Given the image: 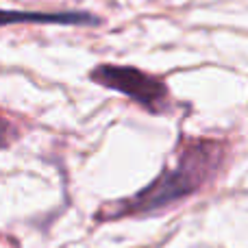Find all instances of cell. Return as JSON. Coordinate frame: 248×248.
I'll use <instances>...</instances> for the list:
<instances>
[{
    "label": "cell",
    "mask_w": 248,
    "mask_h": 248,
    "mask_svg": "<svg viewBox=\"0 0 248 248\" xmlns=\"http://www.w3.org/2000/svg\"><path fill=\"white\" fill-rule=\"evenodd\" d=\"M92 81L98 85L109 87L113 92L126 94L131 100L140 103L153 113L168 111V87L161 78L140 72L137 68L124 65H98L90 74Z\"/></svg>",
    "instance_id": "obj_2"
},
{
    "label": "cell",
    "mask_w": 248,
    "mask_h": 248,
    "mask_svg": "<svg viewBox=\"0 0 248 248\" xmlns=\"http://www.w3.org/2000/svg\"><path fill=\"white\" fill-rule=\"evenodd\" d=\"M13 22H42V24H98V17L83 11L63 13H22V11H0V24Z\"/></svg>",
    "instance_id": "obj_3"
},
{
    "label": "cell",
    "mask_w": 248,
    "mask_h": 248,
    "mask_svg": "<svg viewBox=\"0 0 248 248\" xmlns=\"http://www.w3.org/2000/svg\"><path fill=\"white\" fill-rule=\"evenodd\" d=\"M16 135H17V128L4 116H0V148L11 144V140H16Z\"/></svg>",
    "instance_id": "obj_4"
},
{
    "label": "cell",
    "mask_w": 248,
    "mask_h": 248,
    "mask_svg": "<svg viewBox=\"0 0 248 248\" xmlns=\"http://www.w3.org/2000/svg\"><path fill=\"white\" fill-rule=\"evenodd\" d=\"M224 161V146L218 141H192L181 150L174 168H166L146 189L137 192L133 198L103 207L96 220H116L124 216H144L166 209L176 201L192 196L218 172Z\"/></svg>",
    "instance_id": "obj_1"
},
{
    "label": "cell",
    "mask_w": 248,
    "mask_h": 248,
    "mask_svg": "<svg viewBox=\"0 0 248 248\" xmlns=\"http://www.w3.org/2000/svg\"><path fill=\"white\" fill-rule=\"evenodd\" d=\"M0 248H17L16 242L9 240V237H0Z\"/></svg>",
    "instance_id": "obj_5"
}]
</instances>
